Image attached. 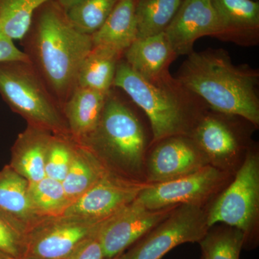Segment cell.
<instances>
[{"mask_svg":"<svg viewBox=\"0 0 259 259\" xmlns=\"http://www.w3.org/2000/svg\"><path fill=\"white\" fill-rule=\"evenodd\" d=\"M20 42L29 63L63 108L93 48L91 35L79 31L67 12L56 0H49L35 11Z\"/></svg>","mask_w":259,"mask_h":259,"instance_id":"obj_1","label":"cell"},{"mask_svg":"<svg viewBox=\"0 0 259 259\" xmlns=\"http://www.w3.org/2000/svg\"><path fill=\"white\" fill-rule=\"evenodd\" d=\"M213 111L238 116L259 125V72L235 65L228 51L207 49L188 55L176 76Z\"/></svg>","mask_w":259,"mask_h":259,"instance_id":"obj_2","label":"cell"},{"mask_svg":"<svg viewBox=\"0 0 259 259\" xmlns=\"http://www.w3.org/2000/svg\"><path fill=\"white\" fill-rule=\"evenodd\" d=\"M113 88L122 90L148 117L153 142L171 136H190L208 106L169 71L145 79L123 59L116 70Z\"/></svg>","mask_w":259,"mask_h":259,"instance_id":"obj_3","label":"cell"},{"mask_svg":"<svg viewBox=\"0 0 259 259\" xmlns=\"http://www.w3.org/2000/svg\"><path fill=\"white\" fill-rule=\"evenodd\" d=\"M0 95L28 125L71 136L62 107L28 61L0 63Z\"/></svg>","mask_w":259,"mask_h":259,"instance_id":"obj_4","label":"cell"},{"mask_svg":"<svg viewBox=\"0 0 259 259\" xmlns=\"http://www.w3.org/2000/svg\"><path fill=\"white\" fill-rule=\"evenodd\" d=\"M80 144L110 158L136 175L142 171L147 140L137 116L118 95L110 90L101 118L93 134Z\"/></svg>","mask_w":259,"mask_h":259,"instance_id":"obj_5","label":"cell"},{"mask_svg":"<svg viewBox=\"0 0 259 259\" xmlns=\"http://www.w3.org/2000/svg\"><path fill=\"white\" fill-rule=\"evenodd\" d=\"M107 219L63 214L42 218L25 236L23 258H63L98 233Z\"/></svg>","mask_w":259,"mask_h":259,"instance_id":"obj_6","label":"cell"},{"mask_svg":"<svg viewBox=\"0 0 259 259\" xmlns=\"http://www.w3.org/2000/svg\"><path fill=\"white\" fill-rule=\"evenodd\" d=\"M209 229L207 213L200 206L182 204L118 259H161L177 245L199 243Z\"/></svg>","mask_w":259,"mask_h":259,"instance_id":"obj_7","label":"cell"},{"mask_svg":"<svg viewBox=\"0 0 259 259\" xmlns=\"http://www.w3.org/2000/svg\"><path fill=\"white\" fill-rule=\"evenodd\" d=\"M258 209V158L249 153L234 181L207 213V226L225 223L246 234L255 226Z\"/></svg>","mask_w":259,"mask_h":259,"instance_id":"obj_8","label":"cell"},{"mask_svg":"<svg viewBox=\"0 0 259 259\" xmlns=\"http://www.w3.org/2000/svg\"><path fill=\"white\" fill-rule=\"evenodd\" d=\"M223 180L222 171L207 164L194 173L176 180L148 183L135 201L150 210L182 204L200 206L218 190Z\"/></svg>","mask_w":259,"mask_h":259,"instance_id":"obj_9","label":"cell"},{"mask_svg":"<svg viewBox=\"0 0 259 259\" xmlns=\"http://www.w3.org/2000/svg\"><path fill=\"white\" fill-rule=\"evenodd\" d=\"M177 207L150 210L134 200L107 218L99 232L105 258L122 254L124 250L168 218Z\"/></svg>","mask_w":259,"mask_h":259,"instance_id":"obj_10","label":"cell"},{"mask_svg":"<svg viewBox=\"0 0 259 259\" xmlns=\"http://www.w3.org/2000/svg\"><path fill=\"white\" fill-rule=\"evenodd\" d=\"M147 184L125 180L107 171L61 214L100 221L107 219L134 202Z\"/></svg>","mask_w":259,"mask_h":259,"instance_id":"obj_11","label":"cell"},{"mask_svg":"<svg viewBox=\"0 0 259 259\" xmlns=\"http://www.w3.org/2000/svg\"><path fill=\"white\" fill-rule=\"evenodd\" d=\"M157 144L148 158L149 184L176 180L208 164L209 158L190 136H171Z\"/></svg>","mask_w":259,"mask_h":259,"instance_id":"obj_12","label":"cell"},{"mask_svg":"<svg viewBox=\"0 0 259 259\" xmlns=\"http://www.w3.org/2000/svg\"><path fill=\"white\" fill-rule=\"evenodd\" d=\"M164 32L177 56L192 54L200 37H218L220 25L211 0H182Z\"/></svg>","mask_w":259,"mask_h":259,"instance_id":"obj_13","label":"cell"},{"mask_svg":"<svg viewBox=\"0 0 259 259\" xmlns=\"http://www.w3.org/2000/svg\"><path fill=\"white\" fill-rule=\"evenodd\" d=\"M217 15V38L241 47L258 45L259 4L253 0H211Z\"/></svg>","mask_w":259,"mask_h":259,"instance_id":"obj_14","label":"cell"},{"mask_svg":"<svg viewBox=\"0 0 259 259\" xmlns=\"http://www.w3.org/2000/svg\"><path fill=\"white\" fill-rule=\"evenodd\" d=\"M177 57L165 32L136 39L122 56L131 69L148 79L168 72Z\"/></svg>","mask_w":259,"mask_h":259,"instance_id":"obj_15","label":"cell"},{"mask_svg":"<svg viewBox=\"0 0 259 259\" xmlns=\"http://www.w3.org/2000/svg\"><path fill=\"white\" fill-rule=\"evenodd\" d=\"M53 135L47 130L28 125L12 148L10 166L29 184L46 177V157Z\"/></svg>","mask_w":259,"mask_h":259,"instance_id":"obj_16","label":"cell"},{"mask_svg":"<svg viewBox=\"0 0 259 259\" xmlns=\"http://www.w3.org/2000/svg\"><path fill=\"white\" fill-rule=\"evenodd\" d=\"M108 93L76 86L65 102L63 112L75 141L82 143L97 128Z\"/></svg>","mask_w":259,"mask_h":259,"instance_id":"obj_17","label":"cell"},{"mask_svg":"<svg viewBox=\"0 0 259 259\" xmlns=\"http://www.w3.org/2000/svg\"><path fill=\"white\" fill-rule=\"evenodd\" d=\"M0 211L18 221L27 233L42 218L34 207L29 182L10 165L0 171Z\"/></svg>","mask_w":259,"mask_h":259,"instance_id":"obj_18","label":"cell"},{"mask_svg":"<svg viewBox=\"0 0 259 259\" xmlns=\"http://www.w3.org/2000/svg\"><path fill=\"white\" fill-rule=\"evenodd\" d=\"M190 136L209 159H228L236 154L240 147L234 130L216 114H204Z\"/></svg>","mask_w":259,"mask_h":259,"instance_id":"obj_19","label":"cell"},{"mask_svg":"<svg viewBox=\"0 0 259 259\" xmlns=\"http://www.w3.org/2000/svg\"><path fill=\"white\" fill-rule=\"evenodd\" d=\"M137 0H120L103 25L92 35L93 47L110 48L123 54L137 39Z\"/></svg>","mask_w":259,"mask_h":259,"instance_id":"obj_20","label":"cell"},{"mask_svg":"<svg viewBox=\"0 0 259 259\" xmlns=\"http://www.w3.org/2000/svg\"><path fill=\"white\" fill-rule=\"evenodd\" d=\"M100 161L91 148L76 141L72 161L62 182L69 204L86 193L106 173V168Z\"/></svg>","mask_w":259,"mask_h":259,"instance_id":"obj_21","label":"cell"},{"mask_svg":"<svg viewBox=\"0 0 259 259\" xmlns=\"http://www.w3.org/2000/svg\"><path fill=\"white\" fill-rule=\"evenodd\" d=\"M123 54L104 47H93L83 59L77 86L108 93L113 88L117 65Z\"/></svg>","mask_w":259,"mask_h":259,"instance_id":"obj_22","label":"cell"},{"mask_svg":"<svg viewBox=\"0 0 259 259\" xmlns=\"http://www.w3.org/2000/svg\"><path fill=\"white\" fill-rule=\"evenodd\" d=\"M182 3V0H137V38L166 31Z\"/></svg>","mask_w":259,"mask_h":259,"instance_id":"obj_23","label":"cell"},{"mask_svg":"<svg viewBox=\"0 0 259 259\" xmlns=\"http://www.w3.org/2000/svg\"><path fill=\"white\" fill-rule=\"evenodd\" d=\"M49 0H0V28L10 38L21 40L30 28L32 17Z\"/></svg>","mask_w":259,"mask_h":259,"instance_id":"obj_24","label":"cell"},{"mask_svg":"<svg viewBox=\"0 0 259 259\" xmlns=\"http://www.w3.org/2000/svg\"><path fill=\"white\" fill-rule=\"evenodd\" d=\"M120 0H80L68 10L70 21L79 31L92 35L111 14Z\"/></svg>","mask_w":259,"mask_h":259,"instance_id":"obj_25","label":"cell"},{"mask_svg":"<svg viewBox=\"0 0 259 259\" xmlns=\"http://www.w3.org/2000/svg\"><path fill=\"white\" fill-rule=\"evenodd\" d=\"M29 194L34 207L42 217L60 215L69 204L62 182L49 177L29 184Z\"/></svg>","mask_w":259,"mask_h":259,"instance_id":"obj_26","label":"cell"},{"mask_svg":"<svg viewBox=\"0 0 259 259\" xmlns=\"http://www.w3.org/2000/svg\"><path fill=\"white\" fill-rule=\"evenodd\" d=\"M245 236L243 232L236 228L207 232L199 242L204 259H239Z\"/></svg>","mask_w":259,"mask_h":259,"instance_id":"obj_27","label":"cell"},{"mask_svg":"<svg viewBox=\"0 0 259 259\" xmlns=\"http://www.w3.org/2000/svg\"><path fill=\"white\" fill-rule=\"evenodd\" d=\"M76 141L71 136L53 135L46 157V177L62 182L74 156Z\"/></svg>","mask_w":259,"mask_h":259,"instance_id":"obj_28","label":"cell"},{"mask_svg":"<svg viewBox=\"0 0 259 259\" xmlns=\"http://www.w3.org/2000/svg\"><path fill=\"white\" fill-rule=\"evenodd\" d=\"M26 234L20 223L0 211V251L11 258H23Z\"/></svg>","mask_w":259,"mask_h":259,"instance_id":"obj_29","label":"cell"},{"mask_svg":"<svg viewBox=\"0 0 259 259\" xmlns=\"http://www.w3.org/2000/svg\"><path fill=\"white\" fill-rule=\"evenodd\" d=\"M100 232V231H99ZM99 232L61 259H105Z\"/></svg>","mask_w":259,"mask_h":259,"instance_id":"obj_30","label":"cell"},{"mask_svg":"<svg viewBox=\"0 0 259 259\" xmlns=\"http://www.w3.org/2000/svg\"><path fill=\"white\" fill-rule=\"evenodd\" d=\"M14 40L0 28V63L8 61H28V57L23 51L15 47Z\"/></svg>","mask_w":259,"mask_h":259,"instance_id":"obj_31","label":"cell"},{"mask_svg":"<svg viewBox=\"0 0 259 259\" xmlns=\"http://www.w3.org/2000/svg\"><path fill=\"white\" fill-rule=\"evenodd\" d=\"M56 1L66 11H67L71 7L74 6L76 3H79L80 0H56Z\"/></svg>","mask_w":259,"mask_h":259,"instance_id":"obj_32","label":"cell"},{"mask_svg":"<svg viewBox=\"0 0 259 259\" xmlns=\"http://www.w3.org/2000/svg\"><path fill=\"white\" fill-rule=\"evenodd\" d=\"M10 258H11V257L8 256V255L3 253V252L0 251V259H8Z\"/></svg>","mask_w":259,"mask_h":259,"instance_id":"obj_33","label":"cell"},{"mask_svg":"<svg viewBox=\"0 0 259 259\" xmlns=\"http://www.w3.org/2000/svg\"><path fill=\"white\" fill-rule=\"evenodd\" d=\"M119 255H117V256H116V257H114V258H105V259H118Z\"/></svg>","mask_w":259,"mask_h":259,"instance_id":"obj_34","label":"cell"},{"mask_svg":"<svg viewBox=\"0 0 259 259\" xmlns=\"http://www.w3.org/2000/svg\"><path fill=\"white\" fill-rule=\"evenodd\" d=\"M8 259H25V258H10Z\"/></svg>","mask_w":259,"mask_h":259,"instance_id":"obj_35","label":"cell"}]
</instances>
